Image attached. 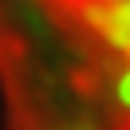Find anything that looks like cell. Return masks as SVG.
Returning <instances> with one entry per match:
<instances>
[{
	"label": "cell",
	"mask_w": 130,
	"mask_h": 130,
	"mask_svg": "<svg viewBox=\"0 0 130 130\" xmlns=\"http://www.w3.org/2000/svg\"><path fill=\"white\" fill-rule=\"evenodd\" d=\"M71 8H118V4H130V0H63Z\"/></svg>",
	"instance_id": "obj_1"
}]
</instances>
